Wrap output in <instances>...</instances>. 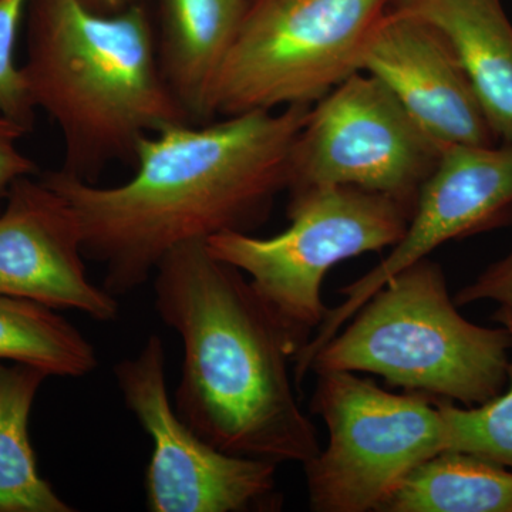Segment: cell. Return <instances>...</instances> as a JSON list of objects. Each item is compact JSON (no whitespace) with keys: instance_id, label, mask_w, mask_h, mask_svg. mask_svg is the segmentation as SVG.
I'll return each instance as SVG.
<instances>
[{"instance_id":"1","label":"cell","mask_w":512,"mask_h":512,"mask_svg":"<svg viewBox=\"0 0 512 512\" xmlns=\"http://www.w3.org/2000/svg\"><path fill=\"white\" fill-rule=\"evenodd\" d=\"M309 110L293 104L148 134L133 177L113 187L60 170L40 177L76 212L84 255L104 266L103 288L126 295L146 284L174 248L264 224L286 191Z\"/></svg>"},{"instance_id":"2","label":"cell","mask_w":512,"mask_h":512,"mask_svg":"<svg viewBox=\"0 0 512 512\" xmlns=\"http://www.w3.org/2000/svg\"><path fill=\"white\" fill-rule=\"evenodd\" d=\"M153 276L157 313L184 345L178 416L234 456L276 464L318 456L293 390L295 346L244 274L194 241L168 252Z\"/></svg>"},{"instance_id":"3","label":"cell","mask_w":512,"mask_h":512,"mask_svg":"<svg viewBox=\"0 0 512 512\" xmlns=\"http://www.w3.org/2000/svg\"><path fill=\"white\" fill-rule=\"evenodd\" d=\"M22 69L37 110L62 134L59 170L87 183L111 164L134 167L148 134L191 123L161 74L150 12L136 0L111 15L83 0H28Z\"/></svg>"},{"instance_id":"4","label":"cell","mask_w":512,"mask_h":512,"mask_svg":"<svg viewBox=\"0 0 512 512\" xmlns=\"http://www.w3.org/2000/svg\"><path fill=\"white\" fill-rule=\"evenodd\" d=\"M429 256L392 276L316 353L309 372L373 373L404 392L480 406L508 383L512 335L458 313Z\"/></svg>"},{"instance_id":"5","label":"cell","mask_w":512,"mask_h":512,"mask_svg":"<svg viewBox=\"0 0 512 512\" xmlns=\"http://www.w3.org/2000/svg\"><path fill=\"white\" fill-rule=\"evenodd\" d=\"M286 211L289 227L281 234L222 232L207 245L212 255L249 276L298 355L328 313L322 299L326 274L346 259L393 248L414 210L377 192L323 187L291 195Z\"/></svg>"},{"instance_id":"6","label":"cell","mask_w":512,"mask_h":512,"mask_svg":"<svg viewBox=\"0 0 512 512\" xmlns=\"http://www.w3.org/2000/svg\"><path fill=\"white\" fill-rule=\"evenodd\" d=\"M392 0H252L210 94L211 119L315 104L362 72Z\"/></svg>"},{"instance_id":"7","label":"cell","mask_w":512,"mask_h":512,"mask_svg":"<svg viewBox=\"0 0 512 512\" xmlns=\"http://www.w3.org/2000/svg\"><path fill=\"white\" fill-rule=\"evenodd\" d=\"M311 409L328 446L303 464L315 512L379 511L413 468L447 450L439 400L387 392L352 372L316 373Z\"/></svg>"},{"instance_id":"8","label":"cell","mask_w":512,"mask_h":512,"mask_svg":"<svg viewBox=\"0 0 512 512\" xmlns=\"http://www.w3.org/2000/svg\"><path fill=\"white\" fill-rule=\"evenodd\" d=\"M443 151L382 82L355 73L312 104L293 144L286 191L355 187L414 210Z\"/></svg>"},{"instance_id":"9","label":"cell","mask_w":512,"mask_h":512,"mask_svg":"<svg viewBox=\"0 0 512 512\" xmlns=\"http://www.w3.org/2000/svg\"><path fill=\"white\" fill-rule=\"evenodd\" d=\"M114 376L127 409L153 440L144 483L148 511L279 510L278 464L224 453L178 416L167 392L161 338L151 335L136 357L117 363Z\"/></svg>"},{"instance_id":"10","label":"cell","mask_w":512,"mask_h":512,"mask_svg":"<svg viewBox=\"0 0 512 512\" xmlns=\"http://www.w3.org/2000/svg\"><path fill=\"white\" fill-rule=\"evenodd\" d=\"M512 221V144L448 147L421 187L409 228L386 258L339 289L343 302L328 309L313 342L323 346L392 276L453 239Z\"/></svg>"},{"instance_id":"11","label":"cell","mask_w":512,"mask_h":512,"mask_svg":"<svg viewBox=\"0 0 512 512\" xmlns=\"http://www.w3.org/2000/svg\"><path fill=\"white\" fill-rule=\"evenodd\" d=\"M72 205L40 174L20 178L0 210V295L111 322L116 296L90 281Z\"/></svg>"},{"instance_id":"12","label":"cell","mask_w":512,"mask_h":512,"mask_svg":"<svg viewBox=\"0 0 512 512\" xmlns=\"http://www.w3.org/2000/svg\"><path fill=\"white\" fill-rule=\"evenodd\" d=\"M362 72L382 82L443 150L498 143L463 64L433 23L387 10L367 42Z\"/></svg>"},{"instance_id":"13","label":"cell","mask_w":512,"mask_h":512,"mask_svg":"<svg viewBox=\"0 0 512 512\" xmlns=\"http://www.w3.org/2000/svg\"><path fill=\"white\" fill-rule=\"evenodd\" d=\"M252 0H157L165 84L192 124L212 121L210 94Z\"/></svg>"},{"instance_id":"14","label":"cell","mask_w":512,"mask_h":512,"mask_svg":"<svg viewBox=\"0 0 512 512\" xmlns=\"http://www.w3.org/2000/svg\"><path fill=\"white\" fill-rule=\"evenodd\" d=\"M393 12L417 16L446 35L495 137L512 144V23L501 0H392Z\"/></svg>"},{"instance_id":"15","label":"cell","mask_w":512,"mask_h":512,"mask_svg":"<svg viewBox=\"0 0 512 512\" xmlns=\"http://www.w3.org/2000/svg\"><path fill=\"white\" fill-rule=\"evenodd\" d=\"M380 512H512V470L443 451L413 468Z\"/></svg>"},{"instance_id":"16","label":"cell","mask_w":512,"mask_h":512,"mask_svg":"<svg viewBox=\"0 0 512 512\" xmlns=\"http://www.w3.org/2000/svg\"><path fill=\"white\" fill-rule=\"evenodd\" d=\"M37 367L0 362V512H73L40 476L29 421L40 386Z\"/></svg>"},{"instance_id":"17","label":"cell","mask_w":512,"mask_h":512,"mask_svg":"<svg viewBox=\"0 0 512 512\" xmlns=\"http://www.w3.org/2000/svg\"><path fill=\"white\" fill-rule=\"evenodd\" d=\"M56 309L0 295V362L22 363L49 376L82 377L97 367L92 343Z\"/></svg>"},{"instance_id":"18","label":"cell","mask_w":512,"mask_h":512,"mask_svg":"<svg viewBox=\"0 0 512 512\" xmlns=\"http://www.w3.org/2000/svg\"><path fill=\"white\" fill-rule=\"evenodd\" d=\"M511 330L510 320H498ZM446 423L447 450L471 454L512 470V356L507 390L480 406L458 407L439 400Z\"/></svg>"},{"instance_id":"19","label":"cell","mask_w":512,"mask_h":512,"mask_svg":"<svg viewBox=\"0 0 512 512\" xmlns=\"http://www.w3.org/2000/svg\"><path fill=\"white\" fill-rule=\"evenodd\" d=\"M28 0H0V116L26 134L36 126L37 107L26 84L25 73L16 60V46Z\"/></svg>"},{"instance_id":"20","label":"cell","mask_w":512,"mask_h":512,"mask_svg":"<svg viewBox=\"0 0 512 512\" xmlns=\"http://www.w3.org/2000/svg\"><path fill=\"white\" fill-rule=\"evenodd\" d=\"M493 301L500 305L495 320H510L512 323V249L500 261L488 266L473 284L457 293L456 305Z\"/></svg>"},{"instance_id":"21","label":"cell","mask_w":512,"mask_h":512,"mask_svg":"<svg viewBox=\"0 0 512 512\" xmlns=\"http://www.w3.org/2000/svg\"><path fill=\"white\" fill-rule=\"evenodd\" d=\"M23 136H26L23 128L0 116V210L16 181L39 173L35 161L19 148Z\"/></svg>"},{"instance_id":"22","label":"cell","mask_w":512,"mask_h":512,"mask_svg":"<svg viewBox=\"0 0 512 512\" xmlns=\"http://www.w3.org/2000/svg\"><path fill=\"white\" fill-rule=\"evenodd\" d=\"M94 12L111 15V13L121 12L126 9L133 0H83Z\"/></svg>"}]
</instances>
